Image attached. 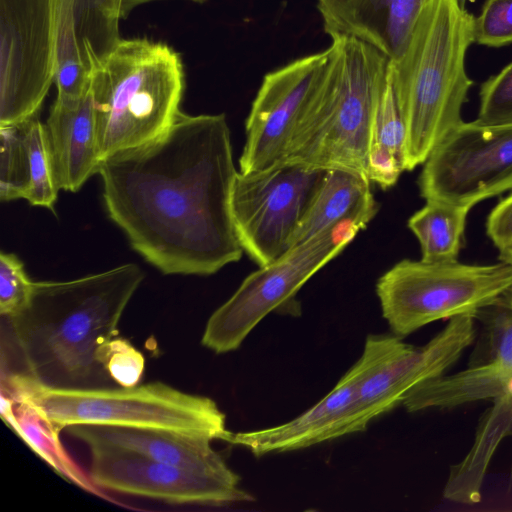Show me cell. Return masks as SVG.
<instances>
[{"label":"cell","instance_id":"1","mask_svg":"<svg viewBox=\"0 0 512 512\" xmlns=\"http://www.w3.org/2000/svg\"><path fill=\"white\" fill-rule=\"evenodd\" d=\"M98 174L108 216L163 274L207 276L240 260L225 114L180 111L157 138L104 158Z\"/></svg>","mask_w":512,"mask_h":512},{"label":"cell","instance_id":"2","mask_svg":"<svg viewBox=\"0 0 512 512\" xmlns=\"http://www.w3.org/2000/svg\"><path fill=\"white\" fill-rule=\"evenodd\" d=\"M145 278L135 263L68 281L34 282L8 321L26 372L53 388H99L113 381L98 360ZM114 382V381H113Z\"/></svg>","mask_w":512,"mask_h":512},{"label":"cell","instance_id":"3","mask_svg":"<svg viewBox=\"0 0 512 512\" xmlns=\"http://www.w3.org/2000/svg\"><path fill=\"white\" fill-rule=\"evenodd\" d=\"M475 17L465 0H427L390 74L406 126L411 171L457 127L472 80L465 55L474 42Z\"/></svg>","mask_w":512,"mask_h":512},{"label":"cell","instance_id":"4","mask_svg":"<svg viewBox=\"0 0 512 512\" xmlns=\"http://www.w3.org/2000/svg\"><path fill=\"white\" fill-rule=\"evenodd\" d=\"M331 39L328 58L281 164L343 169L368 177L372 120L390 60L357 38Z\"/></svg>","mask_w":512,"mask_h":512},{"label":"cell","instance_id":"5","mask_svg":"<svg viewBox=\"0 0 512 512\" xmlns=\"http://www.w3.org/2000/svg\"><path fill=\"white\" fill-rule=\"evenodd\" d=\"M184 89L183 64L170 46L121 39L90 75L101 159L163 134L180 113Z\"/></svg>","mask_w":512,"mask_h":512},{"label":"cell","instance_id":"6","mask_svg":"<svg viewBox=\"0 0 512 512\" xmlns=\"http://www.w3.org/2000/svg\"><path fill=\"white\" fill-rule=\"evenodd\" d=\"M7 395L32 405L58 432L72 425L168 430L222 439L225 414L209 397L162 382L133 387L53 388L27 373L7 377Z\"/></svg>","mask_w":512,"mask_h":512},{"label":"cell","instance_id":"7","mask_svg":"<svg viewBox=\"0 0 512 512\" xmlns=\"http://www.w3.org/2000/svg\"><path fill=\"white\" fill-rule=\"evenodd\" d=\"M512 286V266L404 259L377 281L382 315L392 332L407 336L423 326L475 314Z\"/></svg>","mask_w":512,"mask_h":512},{"label":"cell","instance_id":"8","mask_svg":"<svg viewBox=\"0 0 512 512\" xmlns=\"http://www.w3.org/2000/svg\"><path fill=\"white\" fill-rule=\"evenodd\" d=\"M362 229L353 221L341 222L259 267L209 317L202 345L217 354L237 350L263 318L291 302L299 289Z\"/></svg>","mask_w":512,"mask_h":512},{"label":"cell","instance_id":"9","mask_svg":"<svg viewBox=\"0 0 512 512\" xmlns=\"http://www.w3.org/2000/svg\"><path fill=\"white\" fill-rule=\"evenodd\" d=\"M476 332L474 315L461 314L421 347L395 334L369 335L354 365L359 398L370 418L403 405L424 383L446 374L473 344Z\"/></svg>","mask_w":512,"mask_h":512},{"label":"cell","instance_id":"10","mask_svg":"<svg viewBox=\"0 0 512 512\" xmlns=\"http://www.w3.org/2000/svg\"><path fill=\"white\" fill-rule=\"evenodd\" d=\"M55 76L53 0H0V125L36 116Z\"/></svg>","mask_w":512,"mask_h":512},{"label":"cell","instance_id":"11","mask_svg":"<svg viewBox=\"0 0 512 512\" xmlns=\"http://www.w3.org/2000/svg\"><path fill=\"white\" fill-rule=\"evenodd\" d=\"M420 194L472 208L512 190V124L462 122L429 155Z\"/></svg>","mask_w":512,"mask_h":512},{"label":"cell","instance_id":"12","mask_svg":"<svg viewBox=\"0 0 512 512\" xmlns=\"http://www.w3.org/2000/svg\"><path fill=\"white\" fill-rule=\"evenodd\" d=\"M325 170L280 164L237 172L231 215L243 251L266 266L290 249L297 224Z\"/></svg>","mask_w":512,"mask_h":512},{"label":"cell","instance_id":"13","mask_svg":"<svg viewBox=\"0 0 512 512\" xmlns=\"http://www.w3.org/2000/svg\"><path fill=\"white\" fill-rule=\"evenodd\" d=\"M90 479L98 487L173 504L222 506L251 501L240 477L157 462L112 448H91Z\"/></svg>","mask_w":512,"mask_h":512},{"label":"cell","instance_id":"14","mask_svg":"<svg viewBox=\"0 0 512 512\" xmlns=\"http://www.w3.org/2000/svg\"><path fill=\"white\" fill-rule=\"evenodd\" d=\"M328 54L327 48L264 76L246 120L240 172L261 171L281 164Z\"/></svg>","mask_w":512,"mask_h":512},{"label":"cell","instance_id":"15","mask_svg":"<svg viewBox=\"0 0 512 512\" xmlns=\"http://www.w3.org/2000/svg\"><path fill=\"white\" fill-rule=\"evenodd\" d=\"M371 421L359 398L358 373L353 365L325 397L298 417L261 430L227 431L222 440L243 446L255 456H263L362 432Z\"/></svg>","mask_w":512,"mask_h":512},{"label":"cell","instance_id":"16","mask_svg":"<svg viewBox=\"0 0 512 512\" xmlns=\"http://www.w3.org/2000/svg\"><path fill=\"white\" fill-rule=\"evenodd\" d=\"M68 434L91 448H112L157 462L222 476H233L222 456L205 436L160 429L103 425H72Z\"/></svg>","mask_w":512,"mask_h":512},{"label":"cell","instance_id":"17","mask_svg":"<svg viewBox=\"0 0 512 512\" xmlns=\"http://www.w3.org/2000/svg\"><path fill=\"white\" fill-rule=\"evenodd\" d=\"M427 0H317L330 37L364 41L390 61L400 57Z\"/></svg>","mask_w":512,"mask_h":512},{"label":"cell","instance_id":"18","mask_svg":"<svg viewBox=\"0 0 512 512\" xmlns=\"http://www.w3.org/2000/svg\"><path fill=\"white\" fill-rule=\"evenodd\" d=\"M44 126L58 189L79 191L102 161L91 91L79 99L56 97Z\"/></svg>","mask_w":512,"mask_h":512},{"label":"cell","instance_id":"19","mask_svg":"<svg viewBox=\"0 0 512 512\" xmlns=\"http://www.w3.org/2000/svg\"><path fill=\"white\" fill-rule=\"evenodd\" d=\"M370 184L367 176L357 172L325 170L291 237L290 248L344 221L365 229L379 210Z\"/></svg>","mask_w":512,"mask_h":512},{"label":"cell","instance_id":"20","mask_svg":"<svg viewBox=\"0 0 512 512\" xmlns=\"http://www.w3.org/2000/svg\"><path fill=\"white\" fill-rule=\"evenodd\" d=\"M489 401L492 404L479 419L472 446L449 468L443 490L446 500L464 505L479 503L491 460L501 442L512 437V378Z\"/></svg>","mask_w":512,"mask_h":512},{"label":"cell","instance_id":"21","mask_svg":"<svg viewBox=\"0 0 512 512\" xmlns=\"http://www.w3.org/2000/svg\"><path fill=\"white\" fill-rule=\"evenodd\" d=\"M474 318L480 330L468 366L477 387L491 397L512 378V286Z\"/></svg>","mask_w":512,"mask_h":512},{"label":"cell","instance_id":"22","mask_svg":"<svg viewBox=\"0 0 512 512\" xmlns=\"http://www.w3.org/2000/svg\"><path fill=\"white\" fill-rule=\"evenodd\" d=\"M406 165V126L394 91L390 64L372 120L368 177L382 189L395 185Z\"/></svg>","mask_w":512,"mask_h":512},{"label":"cell","instance_id":"23","mask_svg":"<svg viewBox=\"0 0 512 512\" xmlns=\"http://www.w3.org/2000/svg\"><path fill=\"white\" fill-rule=\"evenodd\" d=\"M471 208L428 200L408 220L425 262L457 261Z\"/></svg>","mask_w":512,"mask_h":512},{"label":"cell","instance_id":"24","mask_svg":"<svg viewBox=\"0 0 512 512\" xmlns=\"http://www.w3.org/2000/svg\"><path fill=\"white\" fill-rule=\"evenodd\" d=\"M2 418L60 475L83 488L89 482L70 461L59 441V432L30 404L1 396Z\"/></svg>","mask_w":512,"mask_h":512},{"label":"cell","instance_id":"25","mask_svg":"<svg viewBox=\"0 0 512 512\" xmlns=\"http://www.w3.org/2000/svg\"><path fill=\"white\" fill-rule=\"evenodd\" d=\"M122 0H75V28L83 63L92 70L121 40Z\"/></svg>","mask_w":512,"mask_h":512},{"label":"cell","instance_id":"26","mask_svg":"<svg viewBox=\"0 0 512 512\" xmlns=\"http://www.w3.org/2000/svg\"><path fill=\"white\" fill-rule=\"evenodd\" d=\"M74 5L75 0H53L57 98L69 100L82 98L90 91V73L76 36Z\"/></svg>","mask_w":512,"mask_h":512},{"label":"cell","instance_id":"27","mask_svg":"<svg viewBox=\"0 0 512 512\" xmlns=\"http://www.w3.org/2000/svg\"><path fill=\"white\" fill-rule=\"evenodd\" d=\"M28 155V188L25 199L32 206L54 210L59 189L55 182L45 126L37 116L25 121Z\"/></svg>","mask_w":512,"mask_h":512},{"label":"cell","instance_id":"28","mask_svg":"<svg viewBox=\"0 0 512 512\" xmlns=\"http://www.w3.org/2000/svg\"><path fill=\"white\" fill-rule=\"evenodd\" d=\"M28 188V155L25 121L0 125V198L2 202L25 199Z\"/></svg>","mask_w":512,"mask_h":512},{"label":"cell","instance_id":"29","mask_svg":"<svg viewBox=\"0 0 512 512\" xmlns=\"http://www.w3.org/2000/svg\"><path fill=\"white\" fill-rule=\"evenodd\" d=\"M477 121L512 124V62L481 85Z\"/></svg>","mask_w":512,"mask_h":512},{"label":"cell","instance_id":"30","mask_svg":"<svg viewBox=\"0 0 512 512\" xmlns=\"http://www.w3.org/2000/svg\"><path fill=\"white\" fill-rule=\"evenodd\" d=\"M98 360L113 381L123 387L136 386L144 372L143 354L122 338L115 337L102 346L98 352Z\"/></svg>","mask_w":512,"mask_h":512},{"label":"cell","instance_id":"31","mask_svg":"<svg viewBox=\"0 0 512 512\" xmlns=\"http://www.w3.org/2000/svg\"><path fill=\"white\" fill-rule=\"evenodd\" d=\"M34 282L24 269L22 261L13 253L0 254V313L8 317L16 313L28 300Z\"/></svg>","mask_w":512,"mask_h":512},{"label":"cell","instance_id":"32","mask_svg":"<svg viewBox=\"0 0 512 512\" xmlns=\"http://www.w3.org/2000/svg\"><path fill=\"white\" fill-rule=\"evenodd\" d=\"M474 42L500 47L512 43V0H486L474 22Z\"/></svg>","mask_w":512,"mask_h":512},{"label":"cell","instance_id":"33","mask_svg":"<svg viewBox=\"0 0 512 512\" xmlns=\"http://www.w3.org/2000/svg\"><path fill=\"white\" fill-rule=\"evenodd\" d=\"M486 232L498 250L512 244V193L492 209L487 218Z\"/></svg>","mask_w":512,"mask_h":512},{"label":"cell","instance_id":"34","mask_svg":"<svg viewBox=\"0 0 512 512\" xmlns=\"http://www.w3.org/2000/svg\"><path fill=\"white\" fill-rule=\"evenodd\" d=\"M152 1H158V0H122L121 3V18L125 19L129 16V14L138 6L152 2ZM196 3H202L205 0H188Z\"/></svg>","mask_w":512,"mask_h":512}]
</instances>
